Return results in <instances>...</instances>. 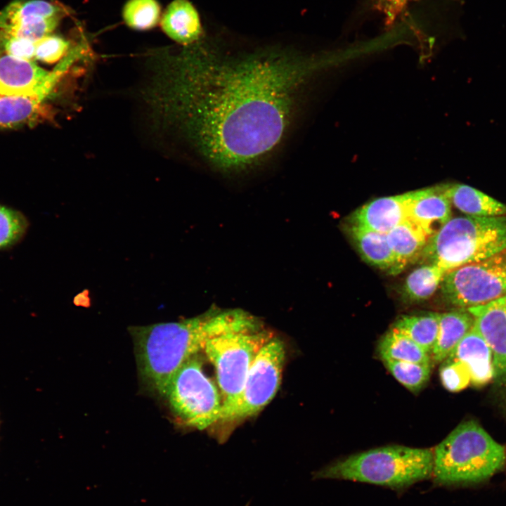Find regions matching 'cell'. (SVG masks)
Listing matches in <instances>:
<instances>
[{
  "mask_svg": "<svg viewBox=\"0 0 506 506\" xmlns=\"http://www.w3.org/2000/svg\"><path fill=\"white\" fill-rule=\"evenodd\" d=\"M391 375L412 392L419 391L428 382L431 364L384 361Z\"/></svg>",
  "mask_w": 506,
  "mask_h": 506,
  "instance_id": "obj_27",
  "label": "cell"
},
{
  "mask_svg": "<svg viewBox=\"0 0 506 506\" xmlns=\"http://www.w3.org/2000/svg\"><path fill=\"white\" fill-rule=\"evenodd\" d=\"M411 0H368L371 9L379 14L386 26L394 24Z\"/></svg>",
  "mask_w": 506,
  "mask_h": 506,
  "instance_id": "obj_32",
  "label": "cell"
},
{
  "mask_svg": "<svg viewBox=\"0 0 506 506\" xmlns=\"http://www.w3.org/2000/svg\"><path fill=\"white\" fill-rule=\"evenodd\" d=\"M407 219L431 238L451 219V204L442 186L405 193Z\"/></svg>",
  "mask_w": 506,
  "mask_h": 506,
  "instance_id": "obj_12",
  "label": "cell"
},
{
  "mask_svg": "<svg viewBox=\"0 0 506 506\" xmlns=\"http://www.w3.org/2000/svg\"><path fill=\"white\" fill-rule=\"evenodd\" d=\"M27 228V221L20 212L0 205V249L19 241Z\"/></svg>",
  "mask_w": 506,
  "mask_h": 506,
  "instance_id": "obj_28",
  "label": "cell"
},
{
  "mask_svg": "<svg viewBox=\"0 0 506 506\" xmlns=\"http://www.w3.org/2000/svg\"><path fill=\"white\" fill-rule=\"evenodd\" d=\"M441 285L445 299L457 309H469L503 297L506 249L447 272Z\"/></svg>",
  "mask_w": 506,
  "mask_h": 506,
  "instance_id": "obj_8",
  "label": "cell"
},
{
  "mask_svg": "<svg viewBox=\"0 0 506 506\" xmlns=\"http://www.w3.org/2000/svg\"><path fill=\"white\" fill-rule=\"evenodd\" d=\"M474 325L493 353V380L506 386V294L485 304L467 309Z\"/></svg>",
  "mask_w": 506,
  "mask_h": 506,
  "instance_id": "obj_11",
  "label": "cell"
},
{
  "mask_svg": "<svg viewBox=\"0 0 506 506\" xmlns=\"http://www.w3.org/2000/svg\"><path fill=\"white\" fill-rule=\"evenodd\" d=\"M350 234L361 257L367 263L390 271L394 264V256L386 234L353 224L350 228Z\"/></svg>",
  "mask_w": 506,
  "mask_h": 506,
  "instance_id": "obj_20",
  "label": "cell"
},
{
  "mask_svg": "<svg viewBox=\"0 0 506 506\" xmlns=\"http://www.w3.org/2000/svg\"><path fill=\"white\" fill-rule=\"evenodd\" d=\"M446 272L434 264L421 266L406 278L403 292L410 301H421L430 298L441 285Z\"/></svg>",
  "mask_w": 506,
  "mask_h": 506,
  "instance_id": "obj_23",
  "label": "cell"
},
{
  "mask_svg": "<svg viewBox=\"0 0 506 506\" xmlns=\"http://www.w3.org/2000/svg\"><path fill=\"white\" fill-rule=\"evenodd\" d=\"M439 375L443 387L451 392L460 391L471 384L468 367L457 359L448 358L443 361Z\"/></svg>",
  "mask_w": 506,
  "mask_h": 506,
  "instance_id": "obj_29",
  "label": "cell"
},
{
  "mask_svg": "<svg viewBox=\"0 0 506 506\" xmlns=\"http://www.w3.org/2000/svg\"><path fill=\"white\" fill-rule=\"evenodd\" d=\"M448 358L461 361L467 365L471 384L474 386H483L493 379L491 349L474 324Z\"/></svg>",
  "mask_w": 506,
  "mask_h": 506,
  "instance_id": "obj_13",
  "label": "cell"
},
{
  "mask_svg": "<svg viewBox=\"0 0 506 506\" xmlns=\"http://www.w3.org/2000/svg\"><path fill=\"white\" fill-rule=\"evenodd\" d=\"M249 320L242 309H211L178 322L129 327L139 375L152 392L165 397L173 377L190 358L203 351L209 338L242 327Z\"/></svg>",
  "mask_w": 506,
  "mask_h": 506,
  "instance_id": "obj_2",
  "label": "cell"
},
{
  "mask_svg": "<svg viewBox=\"0 0 506 506\" xmlns=\"http://www.w3.org/2000/svg\"><path fill=\"white\" fill-rule=\"evenodd\" d=\"M60 18H28L0 28V31L15 37L37 42L51 34L58 26Z\"/></svg>",
  "mask_w": 506,
  "mask_h": 506,
  "instance_id": "obj_26",
  "label": "cell"
},
{
  "mask_svg": "<svg viewBox=\"0 0 506 506\" xmlns=\"http://www.w3.org/2000/svg\"><path fill=\"white\" fill-rule=\"evenodd\" d=\"M273 333L260 320L207 339L203 352L214 366L222 398L220 422H229L257 353Z\"/></svg>",
  "mask_w": 506,
  "mask_h": 506,
  "instance_id": "obj_6",
  "label": "cell"
},
{
  "mask_svg": "<svg viewBox=\"0 0 506 506\" xmlns=\"http://www.w3.org/2000/svg\"><path fill=\"white\" fill-rule=\"evenodd\" d=\"M442 187L450 204L467 216L506 215V205L473 187L458 183L443 185Z\"/></svg>",
  "mask_w": 506,
  "mask_h": 506,
  "instance_id": "obj_17",
  "label": "cell"
},
{
  "mask_svg": "<svg viewBox=\"0 0 506 506\" xmlns=\"http://www.w3.org/2000/svg\"><path fill=\"white\" fill-rule=\"evenodd\" d=\"M71 65L67 60L62 59L48 71L34 61L16 58L0 49V95L30 93L41 89L51 93Z\"/></svg>",
  "mask_w": 506,
  "mask_h": 506,
  "instance_id": "obj_10",
  "label": "cell"
},
{
  "mask_svg": "<svg viewBox=\"0 0 506 506\" xmlns=\"http://www.w3.org/2000/svg\"><path fill=\"white\" fill-rule=\"evenodd\" d=\"M432 477L441 486L482 482L505 465V449L477 422L458 425L433 451Z\"/></svg>",
  "mask_w": 506,
  "mask_h": 506,
  "instance_id": "obj_4",
  "label": "cell"
},
{
  "mask_svg": "<svg viewBox=\"0 0 506 506\" xmlns=\"http://www.w3.org/2000/svg\"><path fill=\"white\" fill-rule=\"evenodd\" d=\"M35 42L13 37L0 31V49L18 59L35 60Z\"/></svg>",
  "mask_w": 506,
  "mask_h": 506,
  "instance_id": "obj_31",
  "label": "cell"
},
{
  "mask_svg": "<svg viewBox=\"0 0 506 506\" xmlns=\"http://www.w3.org/2000/svg\"><path fill=\"white\" fill-rule=\"evenodd\" d=\"M474 320L467 309L440 313L437 339L432 352L433 361H445L474 325Z\"/></svg>",
  "mask_w": 506,
  "mask_h": 506,
  "instance_id": "obj_18",
  "label": "cell"
},
{
  "mask_svg": "<svg viewBox=\"0 0 506 506\" xmlns=\"http://www.w3.org/2000/svg\"><path fill=\"white\" fill-rule=\"evenodd\" d=\"M433 451L392 445L356 453L315 472L314 479H342L404 490L432 477Z\"/></svg>",
  "mask_w": 506,
  "mask_h": 506,
  "instance_id": "obj_3",
  "label": "cell"
},
{
  "mask_svg": "<svg viewBox=\"0 0 506 506\" xmlns=\"http://www.w3.org/2000/svg\"><path fill=\"white\" fill-rule=\"evenodd\" d=\"M35 60L54 63L60 60L67 53L69 42L63 38L49 34L35 42Z\"/></svg>",
  "mask_w": 506,
  "mask_h": 506,
  "instance_id": "obj_30",
  "label": "cell"
},
{
  "mask_svg": "<svg viewBox=\"0 0 506 506\" xmlns=\"http://www.w3.org/2000/svg\"><path fill=\"white\" fill-rule=\"evenodd\" d=\"M386 238L394 256V264L389 271L393 275L421 256L430 238L421 227L408 219L387 233Z\"/></svg>",
  "mask_w": 506,
  "mask_h": 506,
  "instance_id": "obj_15",
  "label": "cell"
},
{
  "mask_svg": "<svg viewBox=\"0 0 506 506\" xmlns=\"http://www.w3.org/2000/svg\"><path fill=\"white\" fill-rule=\"evenodd\" d=\"M378 352L384 361L430 364L431 356L405 334L391 327L382 338Z\"/></svg>",
  "mask_w": 506,
  "mask_h": 506,
  "instance_id": "obj_22",
  "label": "cell"
},
{
  "mask_svg": "<svg viewBox=\"0 0 506 506\" xmlns=\"http://www.w3.org/2000/svg\"><path fill=\"white\" fill-rule=\"evenodd\" d=\"M406 219V195L403 193L379 197L365 204L354 212L352 223L387 234Z\"/></svg>",
  "mask_w": 506,
  "mask_h": 506,
  "instance_id": "obj_14",
  "label": "cell"
},
{
  "mask_svg": "<svg viewBox=\"0 0 506 506\" xmlns=\"http://www.w3.org/2000/svg\"><path fill=\"white\" fill-rule=\"evenodd\" d=\"M160 15V6L156 0H129L123 8L125 23L138 30L154 27Z\"/></svg>",
  "mask_w": 506,
  "mask_h": 506,
  "instance_id": "obj_25",
  "label": "cell"
},
{
  "mask_svg": "<svg viewBox=\"0 0 506 506\" xmlns=\"http://www.w3.org/2000/svg\"><path fill=\"white\" fill-rule=\"evenodd\" d=\"M165 398L173 413L186 426L204 430L221 421L222 398L197 356L187 361L173 377Z\"/></svg>",
  "mask_w": 506,
  "mask_h": 506,
  "instance_id": "obj_7",
  "label": "cell"
},
{
  "mask_svg": "<svg viewBox=\"0 0 506 506\" xmlns=\"http://www.w3.org/2000/svg\"><path fill=\"white\" fill-rule=\"evenodd\" d=\"M322 67L321 59L288 51L185 50L157 70L150 101L198 163L242 176L280 154Z\"/></svg>",
  "mask_w": 506,
  "mask_h": 506,
  "instance_id": "obj_1",
  "label": "cell"
},
{
  "mask_svg": "<svg viewBox=\"0 0 506 506\" xmlns=\"http://www.w3.org/2000/svg\"><path fill=\"white\" fill-rule=\"evenodd\" d=\"M439 313L399 317L393 327L407 335L431 356L439 328Z\"/></svg>",
  "mask_w": 506,
  "mask_h": 506,
  "instance_id": "obj_21",
  "label": "cell"
},
{
  "mask_svg": "<svg viewBox=\"0 0 506 506\" xmlns=\"http://www.w3.org/2000/svg\"><path fill=\"white\" fill-rule=\"evenodd\" d=\"M59 6L44 0H15L0 11V28L33 17H60Z\"/></svg>",
  "mask_w": 506,
  "mask_h": 506,
  "instance_id": "obj_24",
  "label": "cell"
},
{
  "mask_svg": "<svg viewBox=\"0 0 506 506\" xmlns=\"http://www.w3.org/2000/svg\"><path fill=\"white\" fill-rule=\"evenodd\" d=\"M506 249V215L451 218L428 240L421 256L446 273Z\"/></svg>",
  "mask_w": 506,
  "mask_h": 506,
  "instance_id": "obj_5",
  "label": "cell"
},
{
  "mask_svg": "<svg viewBox=\"0 0 506 506\" xmlns=\"http://www.w3.org/2000/svg\"><path fill=\"white\" fill-rule=\"evenodd\" d=\"M285 360L284 342L274 335L262 346L252 361L229 422L256 415L272 401L281 383Z\"/></svg>",
  "mask_w": 506,
  "mask_h": 506,
  "instance_id": "obj_9",
  "label": "cell"
},
{
  "mask_svg": "<svg viewBox=\"0 0 506 506\" xmlns=\"http://www.w3.org/2000/svg\"><path fill=\"white\" fill-rule=\"evenodd\" d=\"M50 93L41 89L30 93L0 95V129L13 128L37 118Z\"/></svg>",
  "mask_w": 506,
  "mask_h": 506,
  "instance_id": "obj_19",
  "label": "cell"
},
{
  "mask_svg": "<svg viewBox=\"0 0 506 506\" xmlns=\"http://www.w3.org/2000/svg\"><path fill=\"white\" fill-rule=\"evenodd\" d=\"M161 26L168 37L183 45L193 44L202 33L199 14L188 0L170 3L163 14Z\"/></svg>",
  "mask_w": 506,
  "mask_h": 506,
  "instance_id": "obj_16",
  "label": "cell"
}]
</instances>
